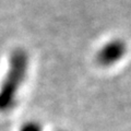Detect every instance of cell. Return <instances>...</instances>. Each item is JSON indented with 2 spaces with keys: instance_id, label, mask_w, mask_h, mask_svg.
I'll return each mask as SVG.
<instances>
[{
  "instance_id": "obj_1",
  "label": "cell",
  "mask_w": 131,
  "mask_h": 131,
  "mask_svg": "<svg viewBox=\"0 0 131 131\" xmlns=\"http://www.w3.org/2000/svg\"><path fill=\"white\" fill-rule=\"evenodd\" d=\"M30 55L24 48L13 49L9 57L8 69L0 83V113L12 112L18 105L19 95L30 70Z\"/></svg>"
},
{
  "instance_id": "obj_2",
  "label": "cell",
  "mask_w": 131,
  "mask_h": 131,
  "mask_svg": "<svg viewBox=\"0 0 131 131\" xmlns=\"http://www.w3.org/2000/svg\"><path fill=\"white\" fill-rule=\"evenodd\" d=\"M128 51L127 43L122 38H112L98 49L96 61L102 67L108 68L120 62Z\"/></svg>"
},
{
  "instance_id": "obj_3",
  "label": "cell",
  "mask_w": 131,
  "mask_h": 131,
  "mask_svg": "<svg viewBox=\"0 0 131 131\" xmlns=\"http://www.w3.org/2000/svg\"><path fill=\"white\" fill-rule=\"evenodd\" d=\"M20 131H43V126L39 121L30 120L22 125Z\"/></svg>"
}]
</instances>
